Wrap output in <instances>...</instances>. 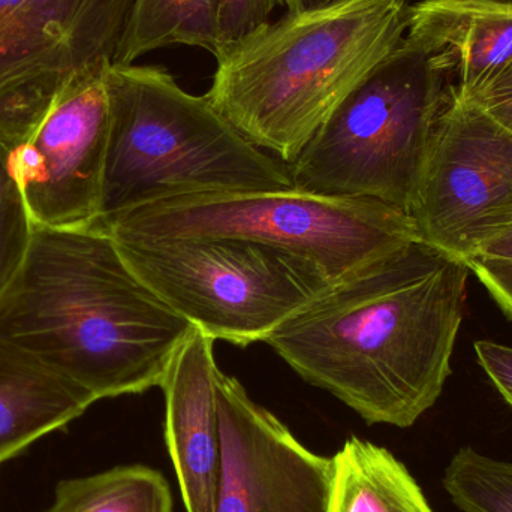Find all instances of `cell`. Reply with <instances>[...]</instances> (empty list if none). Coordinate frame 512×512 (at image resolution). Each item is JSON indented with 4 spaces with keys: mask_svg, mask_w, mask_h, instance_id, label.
I'll return each instance as SVG.
<instances>
[{
    "mask_svg": "<svg viewBox=\"0 0 512 512\" xmlns=\"http://www.w3.org/2000/svg\"><path fill=\"white\" fill-rule=\"evenodd\" d=\"M466 264L499 304L505 315L512 319V262L502 259L471 258Z\"/></svg>",
    "mask_w": 512,
    "mask_h": 512,
    "instance_id": "cell-22",
    "label": "cell"
},
{
    "mask_svg": "<svg viewBox=\"0 0 512 512\" xmlns=\"http://www.w3.org/2000/svg\"><path fill=\"white\" fill-rule=\"evenodd\" d=\"M451 95L427 57L403 41L288 165L294 189L411 212L436 122Z\"/></svg>",
    "mask_w": 512,
    "mask_h": 512,
    "instance_id": "cell-6",
    "label": "cell"
},
{
    "mask_svg": "<svg viewBox=\"0 0 512 512\" xmlns=\"http://www.w3.org/2000/svg\"><path fill=\"white\" fill-rule=\"evenodd\" d=\"M35 225L12 176L8 150L0 144V297L23 265Z\"/></svg>",
    "mask_w": 512,
    "mask_h": 512,
    "instance_id": "cell-19",
    "label": "cell"
},
{
    "mask_svg": "<svg viewBox=\"0 0 512 512\" xmlns=\"http://www.w3.org/2000/svg\"><path fill=\"white\" fill-rule=\"evenodd\" d=\"M215 342L197 327L165 373V439L188 512H215L221 472Z\"/></svg>",
    "mask_w": 512,
    "mask_h": 512,
    "instance_id": "cell-12",
    "label": "cell"
},
{
    "mask_svg": "<svg viewBox=\"0 0 512 512\" xmlns=\"http://www.w3.org/2000/svg\"><path fill=\"white\" fill-rule=\"evenodd\" d=\"M107 69L69 83L32 135L8 152L35 227L77 230L101 218L110 131Z\"/></svg>",
    "mask_w": 512,
    "mask_h": 512,
    "instance_id": "cell-10",
    "label": "cell"
},
{
    "mask_svg": "<svg viewBox=\"0 0 512 512\" xmlns=\"http://www.w3.org/2000/svg\"><path fill=\"white\" fill-rule=\"evenodd\" d=\"M221 51L270 23L271 14L288 0H215ZM219 51V53H221Z\"/></svg>",
    "mask_w": 512,
    "mask_h": 512,
    "instance_id": "cell-20",
    "label": "cell"
},
{
    "mask_svg": "<svg viewBox=\"0 0 512 512\" xmlns=\"http://www.w3.org/2000/svg\"><path fill=\"white\" fill-rule=\"evenodd\" d=\"M95 399L0 345V465L80 418Z\"/></svg>",
    "mask_w": 512,
    "mask_h": 512,
    "instance_id": "cell-14",
    "label": "cell"
},
{
    "mask_svg": "<svg viewBox=\"0 0 512 512\" xmlns=\"http://www.w3.org/2000/svg\"><path fill=\"white\" fill-rule=\"evenodd\" d=\"M462 101L471 102L512 134V63L481 92Z\"/></svg>",
    "mask_w": 512,
    "mask_h": 512,
    "instance_id": "cell-21",
    "label": "cell"
},
{
    "mask_svg": "<svg viewBox=\"0 0 512 512\" xmlns=\"http://www.w3.org/2000/svg\"><path fill=\"white\" fill-rule=\"evenodd\" d=\"M409 215L423 242L453 258H472L512 221L511 132L451 95L436 122Z\"/></svg>",
    "mask_w": 512,
    "mask_h": 512,
    "instance_id": "cell-9",
    "label": "cell"
},
{
    "mask_svg": "<svg viewBox=\"0 0 512 512\" xmlns=\"http://www.w3.org/2000/svg\"><path fill=\"white\" fill-rule=\"evenodd\" d=\"M141 282L194 327L237 346L265 342L333 283L312 262L233 239L111 236Z\"/></svg>",
    "mask_w": 512,
    "mask_h": 512,
    "instance_id": "cell-7",
    "label": "cell"
},
{
    "mask_svg": "<svg viewBox=\"0 0 512 512\" xmlns=\"http://www.w3.org/2000/svg\"><path fill=\"white\" fill-rule=\"evenodd\" d=\"M408 0L286 12L216 56L206 98L246 140L289 165L316 129L405 41Z\"/></svg>",
    "mask_w": 512,
    "mask_h": 512,
    "instance_id": "cell-3",
    "label": "cell"
},
{
    "mask_svg": "<svg viewBox=\"0 0 512 512\" xmlns=\"http://www.w3.org/2000/svg\"><path fill=\"white\" fill-rule=\"evenodd\" d=\"M405 41L427 57L456 98H472L512 63V0L412 3Z\"/></svg>",
    "mask_w": 512,
    "mask_h": 512,
    "instance_id": "cell-13",
    "label": "cell"
},
{
    "mask_svg": "<svg viewBox=\"0 0 512 512\" xmlns=\"http://www.w3.org/2000/svg\"><path fill=\"white\" fill-rule=\"evenodd\" d=\"M472 258L502 259V261L512 262V221L499 228L489 239L484 240Z\"/></svg>",
    "mask_w": 512,
    "mask_h": 512,
    "instance_id": "cell-24",
    "label": "cell"
},
{
    "mask_svg": "<svg viewBox=\"0 0 512 512\" xmlns=\"http://www.w3.org/2000/svg\"><path fill=\"white\" fill-rule=\"evenodd\" d=\"M333 462L330 512H433L415 478L385 448L354 436Z\"/></svg>",
    "mask_w": 512,
    "mask_h": 512,
    "instance_id": "cell-15",
    "label": "cell"
},
{
    "mask_svg": "<svg viewBox=\"0 0 512 512\" xmlns=\"http://www.w3.org/2000/svg\"><path fill=\"white\" fill-rule=\"evenodd\" d=\"M194 328L141 282L96 225L35 227L0 297V345L95 402L161 387Z\"/></svg>",
    "mask_w": 512,
    "mask_h": 512,
    "instance_id": "cell-2",
    "label": "cell"
},
{
    "mask_svg": "<svg viewBox=\"0 0 512 512\" xmlns=\"http://www.w3.org/2000/svg\"><path fill=\"white\" fill-rule=\"evenodd\" d=\"M170 45L221 51L215 0H135L117 51L116 65H132L150 51Z\"/></svg>",
    "mask_w": 512,
    "mask_h": 512,
    "instance_id": "cell-16",
    "label": "cell"
},
{
    "mask_svg": "<svg viewBox=\"0 0 512 512\" xmlns=\"http://www.w3.org/2000/svg\"><path fill=\"white\" fill-rule=\"evenodd\" d=\"M110 236L233 239L312 262L330 282L421 240L409 213L375 200L288 191L176 195L101 218Z\"/></svg>",
    "mask_w": 512,
    "mask_h": 512,
    "instance_id": "cell-5",
    "label": "cell"
},
{
    "mask_svg": "<svg viewBox=\"0 0 512 512\" xmlns=\"http://www.w3.org/2000/svg\"><path fill=\"white\" fill-rule=\"evenodd\" d=\"M469 273L463 259L415 240L331 285L264 343L366 423L406 429L453 372Z\"/></svg>",
    "mask_w": 512,
    "mask_h": 512,
    "instance_id": "cell-1",
    "label": "cell"
},
{
    "mask_svg": "<svg viewBox=\"0 0 512 512\" xmlns=\"http://www.w3.org/2000/svg\"><path fill=\"white\" fill-rule=\"evenodd\" d=\"M478 361L496 390L512 406V348L490 340H478L474 345Z\"/></svg>",
    "mask_w": 512,
    "mask_h": 512,
    "instance_id": "cell-23",
    "label": "cell"
},
{
    "mask_svg": "<svg viewBox=\"0 0 512 512\" xmlns=\"http://www.w3.org/2000/svg\"><path fill=\"white\" fill-rule=\"evenodd\" d=\"M218 406L222 448L215 512H330L333 459L307 450L222 370Z\"/></svg>",
    "mask_w": 512,
    "mask_h": 512,
    "instance_id": "cell-11",
    "label": "cell"
},
{
    "mask_svg": "<svg viewBox=\"0 0 512 512\" xmlns=\"http://www.w3.org/2000/svg\"><path fill=\"white\" fill-rule=\"evenodd\" d=\"M105 86L101 218L176 195L294 189L288 165L246 140L206 96L185 92L167 69L114 63Z\"/></svg>",
    "mask_w": 512,
    "mask_h": 512,
    "instance_id": "cell-4",
    "label": "cell"
},
{
    "mask_svg": "<svg viewBox=\"0 0 512 512\" xmlns=\"http://www.w3.org/2000/svg\"><path fill=\"white\" fill-rule=\"evenodd\" d=\"M339 2H343V0H288L286 9L291 14H297V12L313 11V9L336 5Z\"/></svg>",
    "mask_w": 512,
    "mask_h": 512,
    "instance_id": "cell-25",
    "label": "cell"
},
{
    "mask_svg": "<svg viewBox=\"0 0 512 512\" xmlns=\"http://www.w3.org/2000/svg\"><path fill=\"white\" fill-rule=\"evenodd\" d=\"M135 0H0V144H23L69 83L116 62Z\"/></svg>",
    "mask_w": 512,
    "mask_h": 512,
    "instance_id": "cell-8",
    "label": "cell"
},
{
    "mask_svg": "<svg viewBox=\"0 0 512 512\" xmlns=\"http://www.w3.org/2000/svg\"><path fill=\"white\" fill-rule=\"evenodd\" d=\"M47 512H173V498L155 469L122 466L60 481Z\"/></svg>",
    "mask_w": 512,
    "mask_h": 512,
    "instance_id": "cell-17",
    "label": "cell"
},
{
    "mask_svg": "<svg viewBox=\"0 0 512 512\" xmlns=\"http://www.w3.org/2000/svg\"><path fill=\"white\" fill-rule=\"evenodd\" d=\"M442 486L463 512H512V463L460 448L445 469Z\"/></svg>",
    "mask_w": 512,
    "mask_h": 512,
    "instance_id": "cell-18",
    "label": "cell"
}]
</instances>
